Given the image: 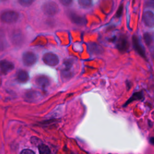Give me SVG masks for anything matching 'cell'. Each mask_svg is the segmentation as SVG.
Returning a JSON list of instances; mask_svg holds the SVG:
<instances>
[{
	"mask_svg": "<svg viewBox=\"0 0 154 154\" xmlns=\"http://www.w3.org/2000/svg\"><path fill=\"white\" fill-rule=\"evenodd\" d=\"M42 10L45 14L53 16L58 13L59 11V7L55 2L48 1L43 5Z\"/></svg>",
	"mask_w": 154,
	"mask_h": 154,
	"instance_id": "cell-2",
	"label": "cell"
},
{
	"mask_svg": "<svg viewBox=\"0 0 154 154\" xmlns=\"http://www.w3.org/2000/svg\"><path fill=\"white\" fill-rule=\"evenodd\" d=\"M18 2L22 6L28 7L31 5L34 1V0H17Z\"/></svg>",
	"mask_w": 154,
	"mask_h": 154,
	"instance_id": "cell-20",
	"label": "cell"
},
{
	"mask_svg": "<svg viewBox=\"0 0 154 154\" xmlns=\"http://www.w3.org/2000/svg\"><path fill=\"white\" fill-rule=\"evenodd\" d=\"M78 2L82 7L88 8L92 5L93 0H78Z\"/></svg>",
	"mask_w": 154,
	"mask_h": 154,
	"instance_id": "cell-17",
	"label": "cell"
},
{
	"mask_svg": "<svg viewBox=\"0 0 154 154\" xmlns=\"http://www.w3.org/2000/svg\"><path fill=\"white\" fill-rule=\"evenodd\" d=\"M152 57H153V60H154V51H153V52H152Z\"/></svg>",
	"mask_w": 154,
	"mask_h": 154,
	"instance_id": "cell-26",
	"label": "cell"
},
{
	"mask_svg": "<svg viewBox=\"0 0 154 154\" xmlns=\"http://www.w3.org/2000/svg\"><path fill=\"white\" fill-rule=\"evenodd\" d=\"M39 154H51V150L49 147L43 144H41L38 147Z\"/></svg>",
	"mask_w": 154,
	"mask_h": 154,
	"instance_id": "cell-16",
	"label": "cell"
},
{
	"mask_svg": "<svg viewBox=\"0 0 154 154\" xmlns=\"http://www.w3.org/2000/svg\"><path fill=\"white\" fill-rule=\"evenodd\" d=\"M146 5L154 9V0H147L146 2Z\"/></svg>",
	"mask_w": 154,
	"mask_h": 154,
	"instance_id": "cell-24",
	"label": "cell"
},
{
	"mask_svg": "<svg viewBox=\"0 0 154 154\" xmlns=\"http://www.w3.org/2000/svg\"><path fill=\"white\" fill-rule=\"evenodd\" d=\"M37 93L35 91H28L27 93H26V98L28 99V101H33L35 99L37 98Z\"/></svg>",
	"mask_w": 154,
	"mask_h": 154,
	"instance_id": "cell-18",
	"label": "cell"
},
{
	"mask_svg": "<svg viewBox=\"0 0 154 154\" xmlns=\"http://www.w3.org/2000/svg\"><path fill=\"white\" fill-rule=\"evenodd\" d=\"M88 49L90 53L93 54H100L103 52L102 48L95 43H89Z\"/></svg>",
	"mask_w": 154,
	"mask_h": 154,
	"instance_id": "cell-14",
	"label": "cell"
},
{
	"mask_svg": "<svg viewBox=\"0 0 154 154\" xmlns=\"http://www.w3.org/2000/svg\"><path fill=\"white\" fill-rule=\"evenodd\" d=\"M143 38L145 42V43H146V45H147L148 46L150 45L152 43V37L150 35L149 33L148 32H145L143 35Z\"/></svg>",
	"mask_w": 154,
	"mask_h": 154,
	"instance_id": "cell-19",
	"label": "cell"
},
{
	"mask_svg": "<svg viewBox=\"0 0 154 154\" xmlns=\"http://www.w3.org/2000/svg\"><path fill=\"white\" fill-rule=\"evenodd\" d=\"M8 1V0H0L1 2H5V1Z\"/></svg>",
	"mask_w": 154,
	"mask_h": 154,
	"instance_id": "cell-27",
	"label": "cell"
},
{
	"mask_svg": "<svg viewBox=\"0 0 154 154\" xmlns=\"http://www.w3.org/2000/svg\"><path fill=\"white\" fill-rule=\"evenodd\" d=\"M116 46L120 52H126L129 48L128 38L126 35H120L116 40Z\"/></svg>",
	"mask_w": 154,
	"mask_h": 154,
	"instance_id": "cell-3",
	"label": "cell"
},
{
	"mask_svg": "<svg viewBox=\"0 0 154 154\" xmlns=\"http://www.w3.org/2000/svg\"><path fill=\"white\" fill-rule=\"evenodd\" d=\"M20 154H35L34 152L30 149H24L21 152Z\"/></svg>",
	"mask_w": 154,
	"mask_h": 154,
	"instance_id": "cell-23",
	"label": "cell"
},
{
	"mask_svg": "<svg viewBox=\"0 0 154 154\" xmlns=\"http://www.w3.org/2000/svg\"><path fill=\"white\" fill-rule=\"evenodd\" d=\"M149 142L150 144L154 145V137H150V138L149 139Z\"/></svg>",
	"mask_w": 154,
	"mask_h": 154,
	"instance_id": "cell-25",
	"label": "cell"
},
{
	"mask_svg": "<svg viewBox=\"0 0 154 154\" xmlns=\"http://www.w3.org/2000/svg\"><path fill=\"white\" fill-rule=\"evenodd\" d=\"M23 35L20 30H15L12 34L11 40L14 45H20L23 42Z\"/></svg>",
	"mask_w": 154,
	"mask_h": 154,
	"instance_id": "cell-12",
	"label": "cell"
},
{
	"mask_svg": "<svg viewBox=\"0 0 154 154\" xmlns=\"http://www.w3.org/2000/svg\"><path fill=\"white\" fill-rule=\"evenodd\" d=\"M143 21L146 26L149 28L154 27V13L151 11H146L143 15Z\"/></svg>",
	"mask_w": 154,
	"mask_h": 154,
	"instance_id": "cell-9",
	"label": "cell"
},
{
	"mask_svg": "<svg viewBox=\"0 0 154 154\" xmlns=\"http://www.w3.org/2000/svg\"><path fill=\"white\" fill-rule=\"evenodd\" d=\"M64 68L61 71L62 77L64 79H69L72 77V73L71 72V68L73 65V60L71 59H68L64 62Z\"/></svg>",
	"mask_w": 154,
	"mask_h": 154,
	"instance_id": "cell-8",
	"label": "cell"
},
{
	"mask_svg": "<svg viewBox=\"0 0 154 154\" xmlns=\"http://www.w3.org/2000/svg\"><path fill=\"white\" fill-rule=\"evenodd\" d=\"M144 97V94L143 91H138V92H135L134 93L131 97H129V99L126 102V103H125V105H123V106H125L128 105H129V103H131L132 102H134L135 100H141L142 99H143Z\"/></svg>",
	"mask_w": 154,
	"mask_h": 154,
	"instance_id": "cell-15",
	"label": "cell"
},
{
	"mask_svg": "<svg viewBox=\"0 0 154 154\" xmlns=\"http://www.w3.org/2000/svg\"><path fill=\"white\" fill-rule=\"evenodd\" d=\"M17 80L21 83H24L29 79V75L26 71L24 70H19L16 73Z\"/></svg>",
	"mask_w": 154,
	"mask_h": 154,
	"instance_id": "cell-13",
	"label": "cell"
},
{
	"mask_svg": "<svg viewBox=\"0 0 154 154\" xmlns=\"http://www.w3.org/2000/svg\"><path fill=\"white\" fill-rule=\"evenodd\" d=\"M19 19V14L15 11L8 10H5L0 14L1 20L5 23H13Z\"/></svg>",
	"mask_w": 154,
	"mask_h": 154,
	"instance_id": "cell-1",
	"label": "cell"
},
{
	"mask_svg": "<svg viewBox=\"0 0 154 154\" xmlns=\"http://www.w3.org/2000/svg\"><path fill=\"white\" fill-rule=\"evenodd\" d=\"M59 1L62 5L64 6H68L72 4L73 0H59Z\"/></svg>",
	"mask_w": 154,
	"mask_h": 154,
	"instance_id": "cell-22",
	"label": "cell"
},
{
	"mask_svg": "<svg viewBox=\"0 0 154 154\" xmlns=\"http://www.w3.org/2000/svg\"><path fill=\"white\" fill-rule=\"evenodd\" d=\"M14 67L13 63L6 60L0 61V72L3 74H7Z\"/></svg>",
	"mask_w": 154,
	"mask_h": 154,
	"instance_id": "cell-10",
	"label": "cell"
},
{
	"mask_svg": "<svg viewBox=\"0 0 154 154\" xmlns=\"http://www.w3.org/2000/svg\"><path fill=\"white\" fill-rule=\"evenodd\" d=\"M35 82L38 86L43 88L48 87L50 84L49 79L46 76H45V75L37 76L35 78Z\"/></svg>",
	"mask_w": 154,
	"mask_h": 154,
	"instance_id": "cell-11",
	"label": "cell"
},
{
	"mask_svg": "<svg viewBox=\"0 0 154 154\" xmlns=\"http://www.w3.org/2000/svg\"><path fill=\"white\" fill-rule=\"evenodd\" d=\"M123 6L122 4H121L119 7L118 8V10L116 11V16L117 17H120L122 16L123 14Z\"/></svg>",
	"mask_w": 154,
	"mask_h": 154,
	"instance_id": "cell-21",
	"label": "cell"
},
{
	"mask_svg": "<svg viewBox=\"0 0 154 154\" xmlns=\"http://www.w3.org/2000/svg\"><path fill=\"white\" fill-rule=\"evenodd\" d=\"M132 46L134 49V50L136 51V52L140 55L142 58L146 59V55L144 48L142 45L139 37L137 35H134L132 38Z\"/></svg>",
	"mask_w": 154,
	"mask_h": 154,
	"instance_id": "cell-4",
	"label": "cell"
},
{
	"mask_svg": "<svg viewBox=\"0 0 154 154\" xmlns=\"http://www.w3.org/2000/svg\"><path fill=\"white\" fill-rule=\"evenodd\" d=\"M23 63L26 66H31L37 61V56L34 53L31 51H27L23 54L22 55Z\"/></svg>",
	"mask_w": 154,
	"mask_h": 154,
	"instance_id": "cell-6",
	"label": "cell"
},
{
	"mask_svg": "<svg viewBox=\"0 0 154 154\" xmlns=\"http://www.w3.org/2000/svg\"><path fill=\"white\" fill-rule=\"evenodd\" d=\"M42 60L46 64L50 66H55L59 63V58L58 56L52 52H47L42 57Z\"/></svg>",
	"mask_w": 154,
	"mask_h": 154,
	"instance_id": "cell-5",
	"label": "cell"
},
{
	"mask_svg": "<svg viewBox=\"0 0 154 154\" xmlns=\"http://www.w3.org/2000/svg\"><path fill=\"white\" fill-rule=\"evenodd\" d=\"M68 16L72 22L77 25H85L87 23V20L84 17L73 11H69L68 13Z\"/></svg>",
	"mask_w": 154,
	"mask_h": 154,
	"instance_id": "cell-7",
	"label": "cell"
}]
</instances>
